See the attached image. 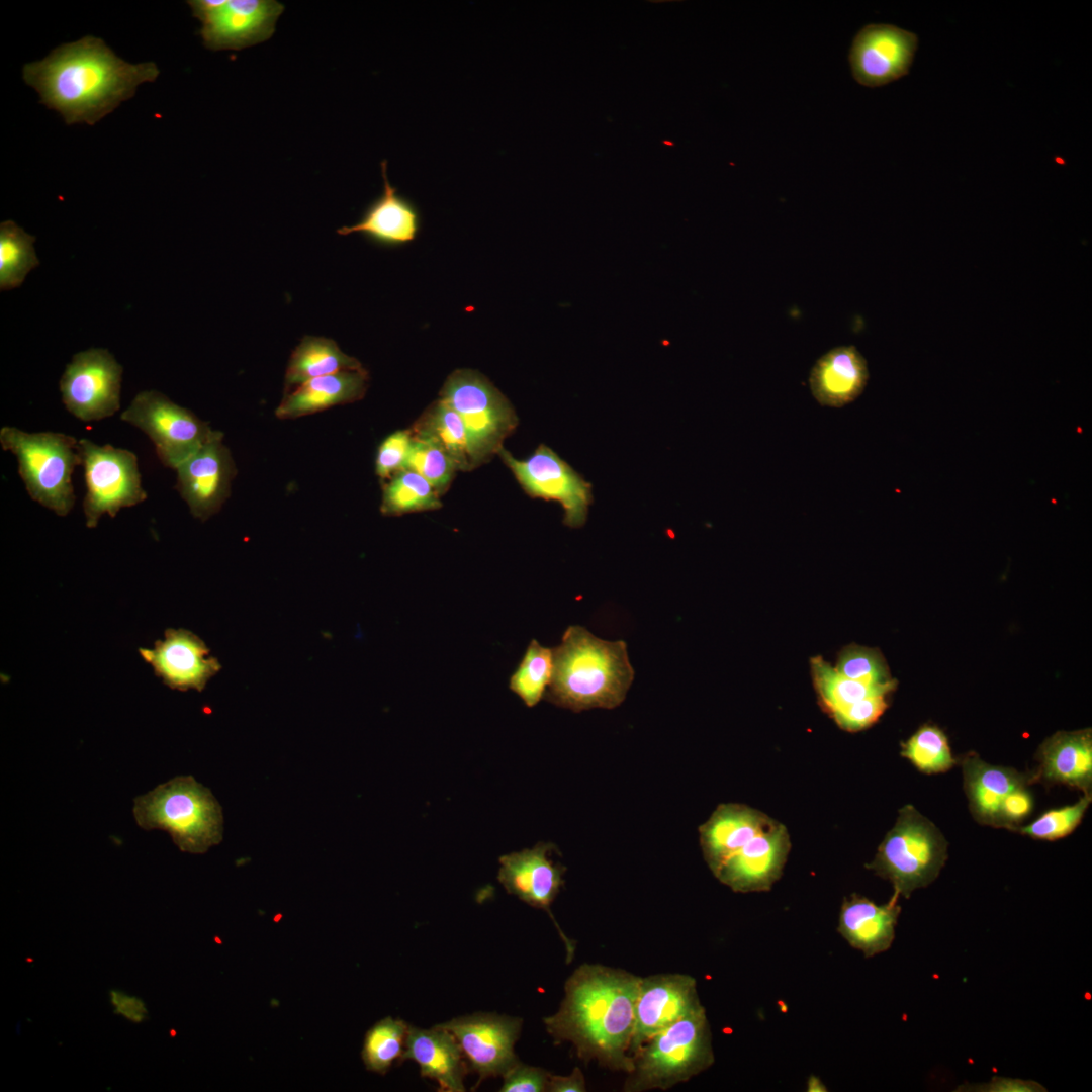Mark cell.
<instances>
[{
    "mask_svg": "<svg viewBox=\"0 0 1092 1092\" xmlns=\"http://www.w3.org/2000/svg\"><path fill=\"white\" fill-rule=\"evenodd\" d=\"M414 1061L423 1078L438 1083L442 1092L465 1091L467 1062L454 1035L439 1025L423 1029L411 1025L401 1063Z\"/></svg>",
    "mask_w": 1092,
    "mask_h": 1092,
    "instance_id": "21",
    "label": "cell"
},
{
    "mask_svg": "<svg viewBox=\"0 0 1092 1092\" xmlns=\"http://www.w3.org/2000/svg\"><path fill=\"white\" fill-rule=\"evenodd\" d=\"M552 651L553 673L546 701L575 713L614 709L624 702L635 675L625 641L604 640L582 626L572 625Z\"/></svg>",
    "mask_w": 1092,
    "mask_h": 1092,
    "instance_id": "3",
    "label": "cell"
},
{
    "mask_svg": "<svg viewBox=\"0 0 1092 1092\" xmlns=\"http://www.w3.org/2000/svg\"><path fill=\"white\" fill-rule=\"evenodd\" d=\"M547 1091L549 1092H584L586 1091L583 1073L578 1067L567 1076L550 1073Z\"/></svg>",
    "mask_w": 1092,
    "mask_h": 1092,
    "instance_id": "46",
    "label": "cell"
},
{
    "mask_svg": "<svg viewBox=\"0 0 1092 1092\" xmlns=\"http://www.w3.org/2000/svg\"><path fill=\"white\" fill-rule=\"evenodd\" d=\"M176 489L193 517L202 521L215 515L231 494L236 465L223 434L210 439L176 469Z\"/></svg>",
    "mask_w": 1092,
    "mask_h": 1092,
    "instance_id": "16",
    "label": "cell"
},
{
    "mask_svg": "<svg viewBox=\"0 0 1092 1092\" xmlns=\"http://www.w3.org/2000/svg\"><path fill=\"white\" fill-rule=\"evenodd\" d=\"M366 369L346 370L310 379L287 391L275 410L281 420H292L362 399L367 391Z\"/></svg>",
    "mask_w": 1092,
    "mask_h": 1092,
    "instance_id": "25",
    "label": "cell"
},
{
    "mask_svg": "<svg viewBox=\"0 0 1092 1092\" xmlns=\"http://www.w3.org/2000/svg\"><path fill=\"white\" fill-rule=\"evenodd\" d=\"M139 651L156 676L173 690L201 692L221 668L205 643L186 629H167L153 649Z\"/></svg>",
    "mask_w": 1092,
    "mask_h": 1092,
    "instance_id": "20",
    "label": "cell"
},
{
    "mask_svg": "<svg viewBox=\"0 0 1092 1092\" xmlns=\"http://www.w3.org/2000/svg\"><path fill=\"white\" fill-rule=\"evenodd\" d=\"M826 1090L827 1089H826L825 1085L822 1083V1081L819 1078H817L815 1076H810L809 1077V1079L807 1081V1091H809V1092H815V1091L822 1092V1091H826Z\"/></svg>",
    "mask_w": 1092,
    "mask_h": 1092,
    "instance_id": "47",
    "label": "cell"
},
{
    "mask_svg": "<svg viewBox=\"0 0 1092 1092\" xmlns=\"http://www.w3.org/2000/svg\"><path fill=\"white\" fill-rule=\"evenodd\" d=\"M555 850L552 843L540 842L532 848L500 856L497 880L509 894L548 913L564 943L566 963H570L575 942L564 934L551 912V905L565 884L563 875L566 871L564 866L549 857Z\"/></svg>",
    "mask_w": 1092,
    "mask_h": 1092,
    "instance_id": "14",
    "label": "cell"
},
{
    "mask_svg": "<svg viewBox=\"0 0 1092 1092\" xmlns=\"http://www.w3.org/2000/svg\"><path fill=\"white\" fill-rule=\"evenodd\" d=\"M497 455L527 495L559 503L565 526H584L594 503L593 485L551 448L540 444L525 459L515 458L504 447Z\"/></svg>",
    "mask_w": 1092,
    "mask_h": 1092,
    "instance_id": "11",
    "label": "cell"
},
{
    "mask_svg": "<svg viewBox=\"0 0 1092 1092\" xmlns=\"http://www.w3.org/2000/svg\"><path fill=\"white\" fill-rule=\"evenodd\" d=\"M109 1001L114 1013L133 1023H142L148 1018L149 1011L145 1002L135 996L120 990L109 991Z\"/></svg>",
    "mask_w": 1092,
    "mask_h": 1092,
    "instance_id": "44",
    "label": "cell"
},
{
    "mask_svg": "<svg viewBox=\"0 0 1092 1092\" xmlns=\"http://www.w3.org/2000/svg\"><path fill=\"white\" fill-rule=\"evenodd\" d=\"M22 76L40 95V102L58 111L67 124L93 125L131 98L139 85L155 81L159 69L153 62L127 63L102 39L85 36L26 64Z\"/></svg>",
    "mask_w": 1092,
    "mask_h": 1092,
    "instance_id": "2",
    "label": "cell"
},
{
    "mask_svg": "<svg viewBox=\"0 0 1092 1092\" xmlns=\"http://www.w3.org/2000/svg\"><path fill=\"white\" fill-rule=\"evenodd\" d=\"M411 1025L404 1020L387 1016L366 1032L361 1052L366 1069L386 1074L391 1066L401 1063Z\"/></svg>",
    "mask_w": 1092,
    "mask_h": 1092,
    "instance_id": "34",
    "label": "cell"
},
{
    "mask_svg": "<svg viewBox=\"0 0 1092 1092\" xmlns=\"http://www.w3.org/2000/svg\"><path fill=\"white\" fill-rule=\"evenodd\" d=\"M886 695L872 696L830 714L843 730L854 732L866 729L879 720L888 707Z\"/></svg>",
    "mask_w": 1092,
    "mask_h": 1092,
    "instance_id": "41",
    "label": "cell"
},
{
    "mask_svg": "<svg viewBox=\"0 0 1092 1092\" xmlns=\"http://www.w3.org/2000/svg\"><path fill=\"white\" fill-rule=\"evenodd\" d=\"M132 813L141 828L168 832L183 852L205 853L223 837L219 803L191 776L173 778L136 797Z\"/></svg>",
    "mask_w": 1092,
    "mask_h": 1092,
    "instance_id": "4",
    "label": "cell"
},
{
    "mask_svg": "<svg viewBox=\"0 0 1092 1092\" xmlns=\"http://www.w3.org/2000/svg\"><path fill=\"white\" fill-rule=\"evenodd\" d=\"M696 980L685 974L641 977L635 1002L630 1056L653 1035L700 1009Z\"/></svg>",
    "mask_w": 1092,
    "mask_h": 1092,
    "instance_id": "17",
    "label": "cell"
},
{
    "mask_svg": "<svg viewBox=\"0 0 1092 1092\" xmlns=\"http://www.w3.org/2000/svg\"><path fill=\"white\" fill-rule=\"evenodd\" d=\"M641 977L622 969L582 964L564 984V998L543 1018L555 1044L570 1042L576 1056L612 1071L633 1070L630 1056Z\"/></svg>",
    "mask_w": 1092,
    "mask_h": 1092,
    "instance_id": "1",
    "label": "cell"
},
{
    "mask_svg": "<svg viewBox=\"0 0 1092 1092\" xmlns=\"http://www.w3.org/2000/svg\"><path fill=\"white\" fill-rule=\"evenodd\" d=\"M713 1063L711 1029L703 1006L653 1035L638 1050L623 1090H666L689 1081Z\"/></svg>",
    "mask_w": 1092,
    "mask_h": 1092,
    "instance_id": "5",
    "label": "cell"
},
{
    "mask_svg": "<svg viewBox=\"0 0 1092 1092\" xmlns=\"http://www.w3.org/2000/svg\"><path fill=\"white\" fill-rule=\"evenodd\" d=\"M552 673V649L532 639L517 669L510 677L509 688L527 707L532 708L544 698Z\"/></svg>",
    "mask_w": 1092,
    "mask_h": 1092,
    "instance_id": "35",
    "label": "cell"
},
{
    "mask_svg": "<svg viewBox=\"0 0 1092 1092\" xmlns=\"http://www.w3.org/2000/svg\"><path fill=\"white\" fill-rule=\"evenodd\" d=\"M791 847L785 825L772 821L713 874L734 892H763L780 879Z\"/></svg>",
    "mask_w": 1092,
    "mask_h": 1092,
    "instance_id": "18",
    "label": "cell"
},
{
    "mask_svg": "<svg viewBox=\"0 0 1092 1092\" xmlns=\"http://www.w3.org/2000/svg\"><path fill=\"white\" fill-rule=\"evenodd\" d=\"M79 447L86 483L83 512L88 528H95L104 514L115 517L122 508L147 498L133 452L109 444L100 446L88 439H80Z\"/></svg>",
    "mask_w": 1092,
    "mask_h": 1092,
    "instance_id": "9",
    "label": "cell"
},
{
    "mask_svg": "<svg viewBox=\"0 0 1092 1092\" xmlns=\"http://www.w3.org/2000/svg\"><path fill=\"white\" fill-rule=\"evenodd\" d=\"M1090 803L1091 794H1084L1073 805L1046 811L1030 824L1021 827L1020 832L1043 840L1065 837L1079 825Z\"/></svg>",
    "mask_w": 1092,
    "mask_h": 1092,
    "instance_id": "39",
    "label": "cell"
},
{
    "mask_svg": "<svg viewBox=\"0 0 1092 1092\" xmlns=\"http://www.w3.org/2000/svg\"><path fill=\"white\" fill-rule=\"evenodd\" d=\"M122 366L104 348L73 355L60 379L62 401L83 422L100 421L120 408Z\"/></svg>",
    "mask_w": 1092,
    "mask_h": 1092,
    "instance_id": "12",
    "label": "cell"
},
{
    "mask_svg": "<svg viewBox=\"0 0 1092 1092\" xmlns=\"http://www.w3.org/2000/svg\"><path fill=\"white\" fill-rule=\"evenodd\" d=\"M413 436L430 440L443 449L457 469L475 468L464 424L441 398L433 402L411 428Z\"/></svg>",
    "mask_w": 1092,
    "mask_h": 1092,
    "instance_id": "30",
    "label": "cell"
},
{
    "mask_svg": "<svg viewBox=\"0 0 1092 1092\" xmlns=\"http://www.w3.org/2000/svg\"><path fill=\"white\" fill-rule=\"evenodd\" d=\"M284 5L276 0H223L204 15L199 31L210 50H242L269 39Z\"/></svg>",
    "mask_w": 1092,
    "mask_h": 1092,
    "instance_id": "19",
    "label": "cell"
},
{
    "mask_svg": "<svg viewBox=\"0 0 1092 1092\" xmlns=\"http://www.w3.org/2000/svg\"><path fill=\"white\" fill-rule=\"evenodd\" d=\"M901 754L925 774L943 772L956 763L946 736L932 725L920 727L902 744Z\"/></svg>",
    "mask_w": 1092,
    "mask_h": 1092,
    "instance_id": "36",
    "label": "cell"
},
{
    "mask_svg": "<svg viewBox=\"0 0 1092 1092\" xmlns=\"http://www.w3.org/2000/svg\"><path fill=\"white\" fill-rule=\"evenodd\" d=\"M120 419L143 431L153 442L161 463L174 470L215 431L157 390L139 392Z\"/></svg>",
    "mask_w": 1092,
    "mask_h": 1092,
    "instance_id": "10",
    "label": "cell"
},
{
    "mask_svg": "<svg viewBox=\"0 0 1092 1092\" xmlns=\"http://www.w3.org/2000/svg\"><path fill=\"white\" fill-rule=\"evenodd\" d=\"M1039 768L1034 779L1064 784L1091 794L1092 734L1090 729L1061 731L1048 738L1037 754Z\"/></svg>",
    "mask_w": 1092,
    "mask_h": 1092,
    "instance_id": "27",
    "label": "cell"
},
{
    "mask_svg": "<svg viewBox=\"0 0 1092 1092\" xmlns=\"http://www.w3.org/2000/svg\"><path fill=\"white\" fill-rule=\"evenodd\" d=\"M404 469L413 470L423 476L439 495L446 493L458 470L443 449L430 440L416 436H413Z\"/></svg>",
    "mask_w": 1092,
    "mask_h": 1092,
    "instance_id": "37",
    "label": "cell"
},
{
    "mask_svg": "<svg viewBox=\"0 0 1092 1092\" xmlns=\"http://www.w3.org/2000/svg\"><path fill=\"white\" fill-rule=\"evenodd\" d=\"M899 895L894 893L882 905L851 894L844 898L838 919L837 931L853 948L866 958L887 951L895 938V929L901 907Z\"/></svg>",
    "mask_w": 1092,
    "mask_h": 1092,
    "instance_id": "22",
    "label": "cell"
},
{
    "mask_svg": "<svg viewBox=\"0 0 1092 1092\" xmlns=\"http://www.w3.org/2000/svg\"><path fill=\"white\" fill-rule=\"evenodd\" d=\"M963 774L975 819L994 827H1003L1002 807L1007 797L1034 779L1013 768L991 765L975 754L963 760Z\"/></svg>",
    "mask_w": 1092,
    "mask_h": 1092,
    "instance_id": "26",
    "label": "cell"
},
{
    "mask_svg": "<svg viewBox=\"0 0 1092 1092\" xmlns=\"http://www.w3.org/2000/svg\"><path fill=\"white\" fill-rule=\"evenodd\" d=\"M811 675L821 707L829 715L862 699L889 696L896 686H872L839 673L821 656L811 658Z\"/></svg>",
    "mask_w": 1092,
    "mask_h": 1092,
    "instance_id": "31",
    "label": "cell"
},
{
    "mask_svg": "<svg viewBox=\"0 0 1092 1092\" xmlns=\"http://www.w3.org/2000/svg\"><path fill=\"white\" fill-rule=\"evenodd\" d=\"M523 1020L496 1013H475L439 1023L456 1038L469 1071L478 1075L479 1084L490 1077H503L517 1063L514 1048Z\"/></svg>",
    "mask_w": 1092,
    "mask_h": 1092,
    "instance_id": "13",
    "label": "cell"
},
{
    "mask_svg": "<svg viewBox=\"0 0 1092 1092\" xmlns=\"http://www.w3.org/2000/svg\"><path fill=\"white\" fill-rule=\"evenodd\" d=\"M1032 804L1031 795L1025 787L1012 792L1002 807L1003 827H1014L1031 812Z\"/></svg>",
    "mask_w": 1092,
    "mask_h": 1092,
    "instance_id": "45",
    "label": "cell"
},
{
    "mask_svg": "<svg viewBox=\"0 0 1092 1092\" xmlns=\"http://www.w3.org/2000/svg\"><path fill=\"white\" fill-rule=\"evenodd\" d=\"M0 445L15 455L29 496L58 516H67L75 503L72 474L82 462L79 440L63 433H27L4 426Z\"/></svg>",
    "mask_w": 1092,
    "mask_h": 1092,
    "instance_id": "6",
    "label": "cell"
},
{
    "mask_svg": "<svg viewBox=\"0 0 1092 1092\" xmlns=\"http://www.w3.org/2000/svg\"><path fill=\"white\" fill-rule=\"evenodd\" d=\"M772 818L742 804H720L700 825L699 839L706 863L714 874L744 843L766 827Z\"/></svg>",
    "mask_w": 1092,
    "mask_h": 1092,
    "instance_id": "24",
    "label": "cell"
},
{
    "mask_svg": "<svg viewBox=\"0 0 1092 1092\" xmlns=\"http://www.w3.org/2000/svg\"><path fill=\"white\" fill-rule=\"evenodd\" d=\"M383 190L364 211L361 219L351 226L337 230L339 235L359 233L380 244L401 245L412 242L421 226L417 206L391 186L387 176V161L380 164Z\"/></svg>",
    "mask_w": 1092,
    "mask_h": 1092,
    "instance_id": "23",
    "label": "cell"
},
{
    "mask_svg": "<svg viewBox=\"0 0 1092 1092\" xmlns=\"http://www.w3.org/2000/svg\"><path fill=\"white\" fill-rule=\"evenodd\" d=\"M440 398L462 420L475 468L497 454L519 420L508 398L482 374L470 369L452 372Z\"/></svg>",
    "mask_w": 1092,
    "mask_h": 1092,
    "instance_id": "8",
    "label": "cell"
},
{
    "mask_svg": "<svg viewBox=\"0 0 1092 1092\" xmlns=\"http://www.w3.org/2000/svg\"><path fill=\"white\" fill-rule=\"evenodd\" d=\"M361 368L362 364L345 354L334 340L305 336L290 355L285 373V391L316 377Z\"/></svg>",
    "mask_w": 1092,
    "mask_h": 1092,
    "instance_id": "29",
    "label": "cell"
},
{
    "mask_svg": "<svg viewBox=\"0 0 1092 1092\" xmlns=\"http://www.w3.org/2000/svg\"><path fill=\"white\" fill-rule=\"evenodd\" d=\"M964 1092H1045L1046 1088L1034 1080L994 1076L988 1082L964 1083L956 1089Z\"/></svg>",
    "mask_w": 1092,
    "mask_h": 1092,
    "instance_id": "43",
    "label": "cell"
},
{
    "mask_svg": "<svg viewBox=\"0 0 1092 1092\" xmlns=\"http://www.w3.org/2000/svg\"><path fill=\"white\" fill-rule=\"evenodd\" d=\"M442 507L440 495L420 474L402 469L383 485L380 512L383 516L397 517L408 513L438 510Z\"/></svg>",
    "mask_w": 1092,
    "mask_h": 1092,
    "instance_id": "32",
    "label": "cell"
},
{
    "mask_svg": "<svg viewBox=\"0 0 1092 1092\" xmlns=\"http://www.w3.org/2000/svg\"><path fill=\"white\" fill-rule=\"evenodd\" d=\"M412 442V431L407 429L393 432L380 443L375 458V472L379 478L387 480L405 468Z\"/></svg>",
    "mask_w": 1092,
    "mask_h": 1092,
    "instance_id": "40",
    "label": "cell"
},
{
    "mask_svg": "<svg viewBox=\"0 0 1092 1092\" xmlns=\"http://www.w3.org/2000/svg\"><path fill=\"white\" fill-rule=\"evenodd\" d=\"M35 237L12 220L0 224V288L9 290L22 284L28 272L38 266Z\"/></svg>",
    "mask_w": 1092,
    "mask_h": 1092,
    "instance_id": "33",
    "label": "cell"
},
{
    "mask_svg": "<svg viewBox=\"0 0 1092 1092\" xmlns=\"http://www.w3.org/2000/svg\"><path fill=\"white\" fill-rule=\"evenodd\" d=\"M917 47L918 37L911 31L892 24H868L849 49L852 77L870 88L896 81L909 73Z\"/></svg>",
    "mask_w": 1092,
    "mask_h": 1092,
    "instance_id": "15",
    "label": "cell"
},
{
    "mask_svg": "<svg viewBox=\"0 0 1092 1092\" xmlns=\"http://www.w3.org/2000/svg\"><path fill=\"white\" fill-rule=\"evenodd\" d=\"M550 1073L543 1068L517 1063L504 1076L502 1092H544Z\"/></svg>",
    "mask_w": 1092,
    "mask_h": 1092,
    "instance_id": "42",
    "label": "cell"
},
{
    "mask_svg": "<svg viewBox=\"0 0 1092 1092\" xmlns=\"http://www.w3.org/2000/svg\"><path fill=\"white\" fill-rule=\"evenodd\" d=\"M835 669L842 675L872 686H896L884 656L876 648L850 644L838 653Z\"/></svg>",
    "mask_w": 1092,
    "mask_h": 1092,
    "instance_id": "38",
    "label": "cell"
},
{
    "mask_svg": "<svg viewBox=\"0 0 1092 1092\" xmlns=\"http://www.w3.org/2000/svg\"><path fill=\"white\" fill-rule=\"evenodd\" d=\"M946 858L947 843L940 831L913 806L906 805L867 868L889 880L894 893L909 898L937 878Z\"/></svg>",
    "mask_w": 1092,
    "mask_h": 1092,
    "instance_id": "7",
    "label": "cell"
},
{
    "mask_svg": "<svg viewBox=\"0 0 1092 1092\" xmlns=\"http://www.w3.org/2000/svg\"><path fill=\"white\" fill-rule=\"evenodd\" d=\"M869 372L867 362L854 346H840L817 360L810 373L815 399L830 407H841L863 391Z\"/></svg>",
    "mask_w": 1092,
    "mask_h": 1092,
    "instance_id": "28",
    "label": "cell"
}]
</instances>
